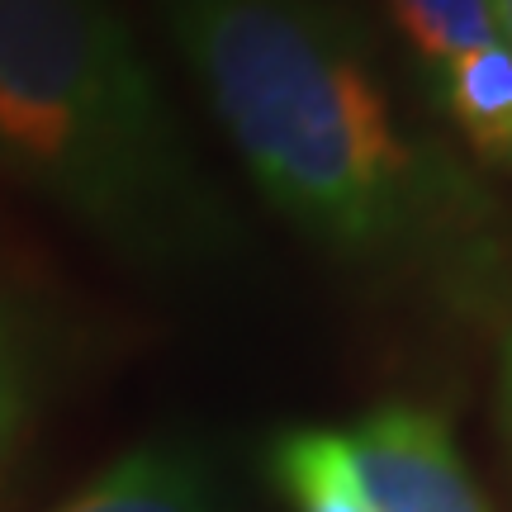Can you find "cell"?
Instances as JSON below:
<instances>
[{
  "label": "cell",
  "mask_w": 512,
  "mask_h": 512,
  "mask_svg": "<svg viewBox=\"0 0 512 512\" xmlns=\"http://www.w3.org/2000/svg\"><path fill=\"white\" fill-rule=\"evenodd\" d=\"M256 185L347 261H413L451 181L408 138L356 19L328 0H157Z\"/></svg>",
  "instance_id": "obj_1"
},
{
  "label": "cell",
  "mask_w": 512,
  "mask_h": 512,
  "mask_svg": "<svg viewBox=\"0 0 512 512\" xmlns=\"http://www.w3.org/2000/svg\"><path fill=\"white\" fill-rule=\"evenodd\" d=\"M0 171L152 271L219 261L233 238L105 0H0Z\"/></svg>",
  "instance_id": "obj_2"
},
{
  "label": "cell",
  "mask_w": 512,
  "mask_h": 512,
  "mask_svg": "<svg viewBox=\"0 0 512 512\" xmlns=\"http://www.w3.org/2000/svg\"><path fill=\"white\" fill-rule=\"evenodd\" d=\"M356 479L375 512H489L441 418L380 408L347 437Z\"/></svg>",
  "instance_id": "obj_3"
},
{
  "label": "cell",
  "mask_w": 512,
  "mask_h": 512,
  "mask_svg": "<svg viewBox=\"0 0 512 512\" xmlns=\"http://www.w3.org/2000/svg\"><path fill=\"white\" fill-rule=\"evenodd\" d=\"M57 512H214V475L181 441L138 446Z\"/></svg>",
  "instance_id": "obj_4"
},
{
  "label": "cell",
  "mask_w": 512,
  "mask_h": 512,
  "mask_svg": "<svg viewBox=\"0 0 512 512\" xmlns=\"http://www.w3.org/2000/svg\"><path fill=\"white\" fill-rule=\"evenodd\" d=\"M437 91L460 133L494 162H512V48L498 38L489 48L446 62Z\"/></svg>",
  "instance_id": "obj_5"
},
{
  "label": "cell",
  "mask_w": 512,
  "mask_h": 512,
  "mask_svg": "<svg viewBox=\"0 0 512 512\" xmlns=\"http://www.w3.org/2000/svg\"><path fill=\"white\" fill-rule=\"evenodd\" d=\"M275 479L299 512H375L356 479L347 437L337 432H290L275 446Z\"/></svg>",
  "instance_id": "obj_6"
},
{
  "label": "cell",
  "mask_w": 512,
  "mask_h": 512,
  "mask_svg": "<svg viewBox=\"0 0 512 512\" xmlns=\"http://www.w3.org/2000/svg\"><path fill=\"white\" fill-rule=\"evenodd\" d=\"M389 10L432 72L503 38L494 0H389Z\"/></svg>",
  "instance_id": "obj_7"
},
{
  "label": "cell",
  "mask_w": 512,
  "mask_h": 512,
  "mask_svg": "<svg viewBox=\"0 0 512 512\" xmlns=\"http://www.w3.org/2000/svg\"><path fill=\"white\" fill-rule=\"evenodd\" d=\"M24 403H29V351H24V332L10 313L0 309V465L15 446V432L24 422Z\"/></svg>",
  "instance_id": "obj_8"
},
{
  "label": "cell",
  "mask_w": 512,
  "mask_h": 512,
  "mask_svg": "<svg viewBox=\"0 0 512 512\" xmlns=\"http://www.w3.org/2000/svg\"><path fill=\"white\" fill-rule=\"evenodd\" d=\"M494 19H498V34L512 48V0H494Z\"/></svg>",
  "instance_id": "obj_9"
},
{
  "label": "cell",
  "mask_w": 512,
  "mask_h": 512,
  "mask_svg": "<svg viewBox=\"0 0 512 512\" xmlns=\"http://www.w3.org/2000/svg\"><path fill=\"white\" fill-rule=\"evenodd\" d=\"M508 408H512V351H508Z\"/></svg>",
  "instance_id": "obj_10"
}]
</instances>
